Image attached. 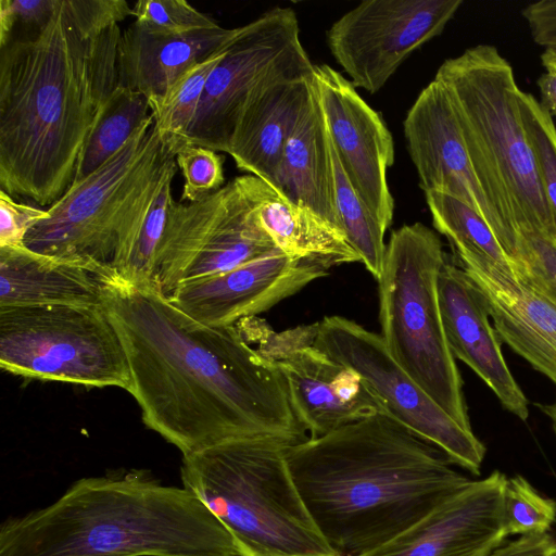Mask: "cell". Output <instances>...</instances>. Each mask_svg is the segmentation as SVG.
Here are the masks:
<instances>
[{
    "instance_id": "obj_6",
    "label": "cell",
    "mask_w": 556,
    "mask_h": 556,
    "mask_svg": "<svg viewBox=\"0 0 556 556\" xmlns=\"http://www.w3.org/2000/svg\"><path fill=\"white\" fill-rule=\"evenodd\" d=\"M434 79L451 99L477 176L501 215L517 235L555 239L510 64L495 47L477 45L446 59Z\"/></svg>"
},
{
    "instance_id": "obj_35",
    "label": "cell",
    "mask_w": 556,
    "mask_h": 556,
    "mask_svg": "<svg viewBox=\"0 0 556 556\" xmlns=\"http://www.w3.org/2000/svg\"><path fill=\"white\" fill-rule=\"evenodd\" d=\"M185 179L181 202H195L225 185L224 157L216 151L198 146H186L175 155Z\"/></svg>"
},
{
    "instance_id": "obj_33",
    "label": "cell",
    "mask_w": 556,
    "mask_h": 556,
    "mask_svg": "<svg viewBox=\"0 0 556 556\" xmlns=\"http://www.w3.org/2000/svg\"><path fill=\"white\" fill-rule=\"evenodd\" d=\"M514 274L556 305V240L522 231L513 258Z\"/></svg>"
},
{
    "instance_id": "obj_16",
    "label": "cell",
    "mask_w": 556,
    "mask_h": 556,
    "mask_svg": "<svg viewBox=\"0 0 556 556\" xmlns=\"http://www.w3.org/2000/svg\"><path fill=\"white\" fill-rule=\"evenodd\" d=\"M314 85L338 157L371 215L387 231L394 200L387 173L394 163L393 138L375 111L340 72L314 65Z\"/></svg>"
},
{
    "instance_id": "obj_4",
    "label": "cell",
    "mask_w": 556,
    "mask_h": 556,
    "mask_svg": "<svg viewBox=\"0 0 556 556\" xmlns=\"http://www.w3.org/2000/svg\"><path fill=\"white\" fill-rule=\"evenodd\" d=\"M0 556H237L225 526L147 470L81 478L0 526Z\"/></svg>"
},
{
    "instance_id": "obj_37",
    "label": "cell",
    "mask_w": 556,
    "mask_h": 556,
    "mask_svg": "<svg viewBox=\"0 0 556 556\" xmlns=\"http://www.w3.org/2000/svg\"><path fill=\"white\" fill-rule=\"evenodd\" d=\"M47 216V208L17 202L0 190V247L25 245L29 230Z\"/></svg>"
},
{
    "instance_id": "obj_34",
    "label": "cell",
    "mask_w": 556,
    "mask_h": 556,
    "mask_svg": "<svg viewBox=\"0 0 556 556\" xmlns=\"http://www.w3.org/2000/svg\"><path fill=\"white\" fill-rule=\"evenodd\" d=\"M131 9L134 22L155 34L186 35L219 26L185 0H139Z\"/></svg>"
},
{
    "instance_id": "obj_20",
    "label": "cell",
    "mask_w": 556,
    "mask_h": 556,
    "mask_svg": "<svg viewBox=\"0 0 556 556\" xmlns=\"http://www.w3.org/2000/svg\"><path fill=\"white\" fill-rule=\"evenodd\" d=\"M438 292L445 336L455 359L470 367L508 412L526 421L529 402L505 362L501 338L470 278L446 260Z\"/></svg>"
},
{
    "instance_id": "obj_38",
    "label": "cell",
    "mask_w": 556,
    "mask_h": 556,
    "mask_svg": "<svg viewBox=\"0 0 556 556\" xmlns=\"http://www.w3.org/2000/svg\"><path fill=\"white\" fill-rule=\"evenodd\" d=\"M534 42L556 49V0H541L522 10Z\"/></svg>"
},
{
    "instance_id": "obj_27",
    "label": "cell",
    "mask_w": 556,
    "mask_h": 556,
    "mask_svg": "<svg viewBox=\"0 0 556 556\" xmlns=\"http://www.w3.org/2000/svg\"><path fill=\"white\" fill-rule=\"evenodd\" d=\"M151 115L148 99L142 93L118 85L105 101L88 136L73 184L111 159Z\"/></svg>"
},
{
    "instance_id": "obj_1",
    "label": "cell",
    "mask_w": 556,
    "mask_h": 556,
    "mask_svg": "<svg viewBox=\"0 0 556 556\" xmlns=\"http://www.w3.org/2000/svg\"><path fill=\"white\" fill-rule=\"evenodd\" d=\"M102 306L125 349L143 424L182 456L233 439L308 438L278 365L237 325L202 324L153 285L115 271L104 278Z\"/></svg>"
},
{
    "instance_id": "obj_17",
    "label": "cell",
    "mask_w": 556,
    "mask_h": 556,
    "mask_svg": "<svg viewBox=\"0 0 556 556\" xmlns=\"http://www.w3.org/2000/svg\"><path fill=\"white\" fill-rule=\"evenodd\" d=\"M328 270L275 249L225 273L182 283L167 298L202 324L232 326L268 311Z\"/></svg>"
},
{
    "instance_id": "obj_19",
    "label": "cell",
    "mask_w": 556,
    "mask_h": 556,
    "mask_svg": "<svg viewBox=\"0 0 556 556\" xmlns=\"http://www.w3.org/2000/svg\"><path fill=\"white\" fill-rule=\"evenodd\" d=\"M503 340L556 384V305L492 261L456 255Z\"/></svg>"
},
{
    "instance_id": "obj_24",
    "label": "cell",
    "mask_w": 556,
    "mask_h": 556,
    "mask_svg": "<svg viewBox=\"0 0 556 556\" xmlns=\"http://www.w3.org/2000/svg\"><path fill=\"white\" fill-rule=\"evenodd\" d=\"M177 168L175 155L166 150L137 186L119 217L112 268L134 285H153Z\"/></svg>"
},
{
    "instance_id": "obj_9",
    "label": "cell",
    "mask_w": 556,
    "mask_h": 556,
    "mask_svg": "<svg viewBox=\"0 0 556 556\" xmlns=\"http://www.w3.org/2000/svg\"><path fill=\"white\" fill-rule=\"evenodd\" d=\"M153 114L127 143L86 178L73 184L27 233L25 247L51 257L80 262L105 274L122 212L147 173L166 152Z\"/></svg>"
},
{
    "instance_id": "obj_21",
    "label": "cell",
    "mask_w": 556,
    "mask_h": 556,
    "mask_svg": "<svg viewBox=\"0 0 556 556\" xmlns=\"http://www.w3.org/2000/svg\"><path fill=\"white\" fill-rule=\"evenodd\" d=\"M313 75L269 79L253 90L227 151L238 169L274 186L285 146L313 93Z\"/></svg>"
},
{
    "instance_id": "obj_15",
    "label": "cell",
    "mask_w": 556,
    "mask_h": 556,
    "mask_svg": "<svg viewBox=\"0 0 556 556\" xmlns=\"http://www.w3.org/2000/svg\"><path fill=\"white\" fill-rule=\"evenodd\" d=\"M403 130L422 191L451 195L477 212L513 264L518 235L484 191L451 99L438 80L433 79L420 91L406 114Z\"/></svg>"
},
{
    "instance_id": "obj_26",
    "label": "cell",
    "mask_w": 556,
    "mask_h": 556,
    "mask_svg": "<svg viewBox=\"0 0 556 556\" xmlns=\"http://www.w3.org/2000/svg\"><path fill=\"white\" fill-rule=\"evenodd\" d=\"M245 176L257 220L279 251L327 269L361 262L342 229L285 198L261 178Z\"/></svg>"
},
{
    "instance_id": "obj_7",
    "label": "cell",
    "mask_w": 556,
    "mask_h": 556,
    "mask_svg": "<svg viewBox=\"0 0 556 556\" xmlns=\"http://www.w3.org/2000/svg\"><path fill=\"white\" fill-rule=\"evenodd\" d=\"M446 260L438 233L422 223L391 232L377 279L380 336L406 374L458 425L472 430L439 302Z\"/></svg>"
},
{
    "instance_id": "obj_14",
    "label": "cell",
    "mask_w": 556,
    "mask_h": 556,
    "mask_svg": "<svg viewBox=\"0 0 556 556\" xmlns=\"http://www.w3.org/2000/svg\"><path fill=\"white\" fill-rule=\"evenodd\" d=\"M317 324L273 333L253 327L248 341L278 365L294 413L308 438L325 435L358 419L386 412L382 403L353 369L314 345Z\"/></svg>"
},
{
    "instance_id": "obj_36",
    "label": "cell",
    "mask_w": 556,
    "mask_h": 556,
    "mask_svg": "<svg viewBox=\"0 0 556 556\" xmlns=\"http://www.w3.org/2000/svg\"><path fill=\"white\" fill-rule=\"evenodd\" d=\"M59 0H1L0 47L5 45L17 26L31 33L41 27L53 13Z\"/></svg>"
},
{
    "instance_id": "obj_31",
    "label": "cell",
    "mask_w": 556,
    "mask_h": 556,
    "mask_svg": "<svg viewBox=\"0 0 556 556\" xmlns=\"http://www.w3.org/2000/svg\"><path fill=\"white\" fill-rule=\"evenodd\" d=\"M519 106L556 240V126L533 94L520 90Z\"/></svg>"
},
{
    "instance_id": "obj_25",
    "label": "cell",
    "mask_w": 556,
    "mask_h": 556,
    "mask_svg": "<svg viewBox=\"0 0 556 556\" xmlns=\"http://www.w3.org/2000/svg\"><path fill=\"white\" fill-rule=\"evenodd\" d=\"M273 188L341 229L334 202L330 138L315 85L285 146Z\"/></svg>"
},
{
    "instance_id": "obj_32",
    "label": "cell",
    "mask_w": 556,
    "mask_h": 556,
    "mask_svg": "<svg viewBox=\"0 0 556 556\" xmlns=\"http://www.w3.org/2000/svg\"><path fill=\"white\" fill-rule=\"evenodd\" d=\"M503 518L508 536L546 533L556 522V502L517 475L505 483Z\"/></svg>"
},
{
    "instance_id": "obj_2",
    "label": "cell",
    "mask_w": 556,
    "mask_h": 556,
    "mask_svg": "<svg viewBox=\"0 0 556 556\" xmlns=\"http://www.w3.org/2000/svg\"><path fill=\"white\" fill-rule=\"evenodd\" d=\"M119 25L99 34L71 0L0 47V190L40 206L72 186L85 143L119 85Z\"/></svg>"
},
{
    "instance_id": "obj_11",
    "label": "cell",
    "mask_w": 556,
    "mask_h": 556,
    "mask_svg": "<svg viewBox=\"0 0 556 556\" xmlns=\"http://www.w3.org/2000/svg\"><path fill=\"white\" fill-rule=\"evenodd\" d=\"M313 73L295 12L271 8L238 27L207 79L187 146L227 153L239 114L256 87L269 79Z\"/></svg>"
},
{
    "instance_id": "obj_3",
    "label": "cell",
    "mask_w": 556,
    "mask_h": 556,
    "mask_svg": "<svg viewBox=\"0 0 556 556\" xmlns=\"http://www.w3.org/2000/svg\"><path fill=\"white\" fill-rule=\"evenodd\" d=\"M286 458L314 523L340 556L371 552L471 480L386 412L289 445Z\"/></svg>"
},
{
    "instance_id": "obj_23",
    "label": "cell",
    "mask_w": 556,
    "mask_h": 556,
    "mask_svg": "<svg viewBox=\"0 0 556 556\" xmlns=\"http://www.w3.org/2000/svg\"><path fill=\"white\" fill-rule=\"evenodd\" d=\"M105 274L80 262L0 247V307L102 305Z\"/></svg>"
},
{
    "instance_id": "obj_10",
    "label": "cell",
    "mask_w": 556,
    "mask_h": 556,
    "mask_svg": "<svg viewBox=\"0 0 556 556\" xmlns=\"http://www.w3.org/2000/svg\"><path fill=\"white\" fill-rule=\"evenodd\" d=\"M277 249L261 227L247 176L195 202L170 203L153 271L168 296L180 285L217 275Z\"/></svg>"
},
{
    "instance_id": "obj_40",
    "label": "cell",
    "mask_w": 556,
    "mask_h": 556,
    "mask_svg": "<svg viewBox=\"0 0 556 556\" xmlns=\"http://www.w3.org/2000/svg\"><path fill=\"white\" fill-rule=\"evenodd\" d=\"M542 105L551 115L556 116V73L546 71L538 79Z\"/></svg>"
},
{
    "instance_id": "obj_22",
    "label": "cell",
    "mask_w": 556,
    "mask_h": 556,
    "mask_svg": "<svg viewBox=\"0 0 556 556\" xmlns=\"http://www.w3.org/2000/svg\"><path fill=\"white\" fill-rule=\"evenodd\" d=\"M237 33L238 27L218 26L186 35H162L132 22L119 39V85L142 93L151 108L185 71L224 49Z\"/></svg>"
},
{
    "instance_id": "obj_8",
    "label": "cell",
    "mask_w": 556,
    "mask_h": 556,
    "mask_svg": "<svg viewBox=\"0 0 556 556\" xmlns=\"http://www.w3.org/2000/svg\"><path fill=\"white\" fill-rule=\"evenodd\" d=\"M0 366L31 379L128 391L122 341L102 305L0 307Z\"/></svg>"
},
{
    "instance_id": "obj_18",
    "label": "cell",
    "mask_w": 556,
    "mask_h": 556,
    "mask_svg": "<svg viewBox=\"0 0 556 556\" xmlns=\"http://www.w3.org/2000/svg\"><path fill=\"white\" fill-rule=\"evenodd\" d=\"M506 476L470 480L420 520L362 556H484L508 538L503 518Z\"/></svg>"
},
{
    "instance_id": "obj_39",
    "label": "cell",
    "mask_w": 556,
    "mask_h": 556,
    "mask_svg": "<svg viewBox=\"0 0 556 556\" xmlns=\"http://www.w3.org/2000/svg\"><path fill=\"white\" fill-rule=\"evenodd\" d=\"M484 556H556V535L549 532L519 535Z\"/></svg>"
},
{
    "instance_id": "obj_28",
    "label": "cell",
    "mask_w": 556,
    "mask_h": 556,
    "mask_svg": "<svg viewBox=\"0 0 556 556\" xmlns=\"http://www.w3.org/2000/svg\"><path fill=\"white\" fill-rule=\"evenodd\" d=\"M227 46L185 71L164 98L150 108L160 138L174 155L187 146L207 79L225 55Z\"/></svg>"
},
{
    "instance_id": "obj_29",
    "label": "cell",
    "mask_w": 556,
    "mask_h": 556,
    "mask_svg": "<svg viewBox=\"0 0 556 556\" xmlns=\"http://www.w3.org/2000/svg\"><path fill=\"white\" fill-rule=\"evenodd\" d=\"M433 227L451 243L455 255L488 258L513 271L514 267L485 220L462 201L440 192H426Z\"/></svg>"
},
{
    "instance_id": "obj_30",
    "label": "cell",
    "mask_w": 556,
    "mask_h": 556,
    "mask_svg": "<svg viewBox=\"0 0 556 556\" xmlns=\"http://www.w3.org/2000/svg\"><path fill=\"white\" fill-rule=\"evenodd\" d=\"M330 138V136H329ZM334 182V202L341 229L357 252L361 263L377 280L386 252L384 233L380 224L351 184L330 138Z\"/></svg>"
},
{
    "instance_id": "obj_5",
    "label": "cell",
    "mask_w": 556,
    "mask_h": 556,
    "mask_svg": "<svg viewBox=\"0 0 556 556\" xmlns=\"http://www.w3.org/2000/svg\"><path fill=\"white\" fill-rule=\"evenodd\" d=\"M275 438L224 441L182 456V486L225 526L237 556H340L314 523Z\"/></svg>"
},
{
    "instance_id": "obj_13",
    "label": "cell",
    "mask_w": 556,
    "mask_h": 556,
    "mask_svg": "<svg viewBox=\"0 0 556 556\" xmlns=\"http://www.w3.org/2000/svg\"><path fill=\"white\" fill-rule=\"evenodd\" d=\"M462 0H365L327 30V45L353 86L380 90L417 49L439 36Z\"/></svg>"
},
{
    "instance_id": "obj_12",
    "label": "cell",
    "mask_w": 556,
    "mask_h": 556,
    "mask_svg": "<svg viewBox=\"0 0 556 556\" xmlns=\"http://www.w3.org/2000/svg\"><path fill=\"white\" fill-rule=\"evenodd\" d=\"M314 345L356 371L386 413L441 450L456 466L479 475L484 444L450 417L396 363L380 334L354 320L327 316L316 323Z\"/></svg>"
}]
</instances>
